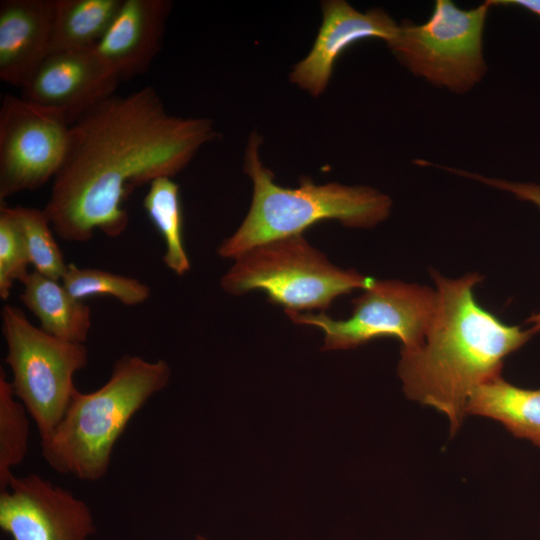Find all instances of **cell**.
<instances>
[{"label": "cell", "instance_id": "obj_18", "mask_svg": "<svg viewBox=\"0 0 540 540\" xmlns=\"http://www.w3.org/2000/svg\"><path fill=\"white\" fill-rule=\"evenodd\" d=\"M143 207L164 242L163 263L177 276H184L190 271L191 263L183 240L179 185L171 177L153 180L143 199Z\"/></svg>", "mask_w": 540, "mask_h": 540}, {"label": "cell", "instance_id": "obj_6", "mask_svg": "<svg viewBox=\"0 0 540 540\" xmlns=\"http://www.w3.org/2000/svg\"><path fill=\"white\" fill-rule=\"evenodd\" d=\"M1 332L12 390L43 439L61 421L77 392L74 375L87 366L88 349L51 336L9 304L1 310Z\"/></svg>", "mask_w": 540, "mask_h": 540}, {"label": "cell", "instance_id": "obj_21", "mask_svg": "<svg viewBox=\"0 0 540 540\" xmlns=\"http://www.w3.org/2000/svg\"><path fill=\"white\" fill-rule=\"evenodd\" d=\"M67 291L76 299L110 296L124 305L136 306L151 296V288L136 278L95 268H81L68 263L61 279Z\"/></svg>", "mask_w": 540, "mask_h": 540}, {"label": "cell", "instance_id": "obj_4", "mask_svg": "<svg viewBox=\"0 0 540 540\" xmlns=\"http://www.w3.org/2000/svg\"><path fill=\"white\" fill-rule=\"evenodd\" d=\"M261 144V137L252 132L243 165L253 185L250 208L238 229L219 245V256L235 259L259 244L301 235L326 220L351 228H372L389 216L390 197L371 187L315 184L309 177H302L295 188L276 184L260 158Z\"/></svg>", "mask_w": 540, "mask_h": 540}, {"label": "cell", "instance_id": "obj_20", "mask_svg": "<svg viewBox=\"0 0 540 540\" xmlns=\"http://www.w3.org/2000/svg\"><path fill=\"white\" fill-rule=\"evenodd\" d=\"M8 209L20 228L34 271L61 281L68 263L45 211L25 206Z\"/></svg>", "mask_w": 540, "mask_h": 540}, {"label": "cell", "instance_id": "obj_13", "mask_svg": "<svg viewBox=\"0 0 540 540\" xmlns=\"http://www.w3.org/2000/svg\"><path fill=\"white\" fill-rule=\"evenodd\" d=\"M172 2L122 0L102 39L93 48L119 81L144 74L162 45Z\"/></svg>", "mask_w": 540, "mask_h": 540}, {"label": "cell", "instance_id": "obj_14", "mask_svg": "<svg viewBox=\"0 0 540 540\" xmlns=\"http://www.w3.org/2000/svg\"><path fill=\"white\" fill-rule=\"evenodd\" d=\"M56 0L0 2V79L23 88L50 54Z\"/></svg>", "mask_w": 540, "mask_h": 540}, {"label": "cell", "instance_id": "obj_2", "mask_svg": "<svg viewBox=\"0 0 540 540\" xmlns=\"http://www.w3.org/2000/svg\"><path fill=\"white\" fill-rule=\"evenodd\" d=\"M436 307L422 343L401 349L398 375L406 396L434 408L456 434L473 390L501 376L506 356L524 345L530 330L509 326L481 307L474 288L476 272L458 278L432 271Z\"/></svg>", "mask_w": 540, "mask_h": 540}, {"label": "cell", "instance_id": "obj_11", "mask_svg": "<svg viewBox=\"0 0 540 540\" xmlns=\"http://www.w3.org/2000/svg\"><path fill=\"white\" fill-rule=\"evenodd\" d=\"M119 80L94 49L51 52L22 88V97L63 113L70 124L115 94Z\"/></svg>", "mask_w": 540, "mask_h": 540}, {"label": "cell", "instance_id": "obj_24", "mask_svg": "<svg viewBox=\"0 0 540 540\" xmlns=\"http://www.w3.org/2000/svg\"><path fill=\"white\" fill-rule=\"evenodd\" d=\"M490 5H512L522 7L540 17V0H489Z\"/></svg>", "mask_w": 540, "mask_h": 540}, {"label": "cell", "instance_id": "obj_17", "mask_svg": "<svg viewBox=\"0 0 540 540\" xmlns=\"http://www.w3.org/2000/svg\"><path fill=\"white\" fill-rule=\"evenodd\" d=\"M121 4L122 0H56L50 53L94 48Z\"/></svg>", "mask_w": 540, "mask_h": 540}, {"label": "cell", "instance_id": "obj_9", "mask_svg": "<svg viewBox=\"0 0 540 540\" xmlns=\"http://www.w3.org/2000/svg\"><path fill=\"white\" fill-rule=\"evenodd\" d=\"M71 124L56 110L7 94L0 106V201L52 181L61 168Z\"/></svg>", "mask_w": 540, "mask_h": 540}, {"label": "cell", "instance_id": "obj_25", "mask_svg": "<svg viewBox=\"0 0 540 540\" xmlns=\"http://www.w3.org/2000/svg\"><path fill=\"white\" fill-rule=\"evenodd\" d=\"M196 540H208V539L202 535H197Z\"/></svg>", "mask_w": 540, "mask_h": 540}, {"label": "cell", "instance_id": "obj_8", "mask_svg": "<svg viewBox=\"0 0 540 540\" xmlns=\"http://www.w3.org/2000/svg\"><path fill=\"white\" fill-rule=\"evenodd\" d=\"M363 291L345 320L332 319L325 312L286 314L295 324L319 328L324 333L323 350L351 349L379 337L399 339L402 349L422 343L435 312V288L373 279Z\"/></svg>", "mask_w": 540, "mask_h": 540}, {"label": "cell", "instance_id": "obj_19", "mask_svg": "<svg viewBox=\"0 0 540 540\" xmlns=\"http://www.w3.org/2000/svg\"><path fill=\"white\" fill-rule=\"evenodd\" d=\"M29 414L16 398L4 369H0V491L5 490L16 475L13 469L28 452Z\"/></svg>", "mask_w": 540, "mask_h": 540}, {"label": "cell", "instance_id": "obj_23", "mask_svg": "<svg viewBox=\"0 0 540 540\" xmlns=\"http://www.w3.org/2000/svg\"><path fill=\"white\" fill-rule=\"evenodd\" d=\"M449 171L454 173L456 172L457 174H460L462 176H466L468 178L480 181L494 188L508 191L514 194L517 198L529 201L540 208V185L538 184L518 183L502 179L488 178L482 175H478L476 173L466 172L452 168H450ZM527 323L531 324V328L529 330L532 332V334L540 332V312L528 318Z\"/></svg>", "mask_w": 540, "mask_h": 540}, {"label": "cell", "instance_id": "obj_1", "mask_svg": "<svg viewBox=\"0 0 540 540\" xmlns=\"http://www.w3.org/2000/svg\"><path fill=\"white\" fill-rule=\"evenodd\" d=\"M217 136L211 119L169 113L150 86L105 99L71 124L43 209L55 234L69 242L89 241L96 230L120 236L130 194L173 178Z\"/></svg>", "mask_w": 540, "mask_h": 540}, {"label": "cell", "instance_id": "obj_5", "mask_svg": "<svg viewBox=\"0 0 540 540\" xmlns=\"http://www.w3.org/2000/svg\"><path fill=\"white\" fill-rule=\"evenodd\" d=\"M234 260L221 288L231 295L261 290L285 312H324L337 297L364 290L374 279L335 266L303 234L259 244Z\"/></svg>", "mask_w": 540, "mask_h": 540}, {"label": "cell", "instance_id": "obj_15", "mask_svg": "<svg viewBox=\"0 0 540 540\" xmlns=\"http://www.w3.org/2000/svg\"><path fill=\"white\" fill-rule=\"evenodd\" d=\"M20 295L40 328L58 339L84 344L92 326L91 308L73 297L61 281L31 271Z\"/></svg>", "mask_w": 540, "mask_h": 540}, {"label": "cell", "instance_id": "obj_16", "mask_svg": "<svg viewBox=\"0 0 540 540\" xmlns=\"http://www.w3.org/2000/svg\"><path fill=\"white\" fill-rule=\"evenodd\" d=\"M466 414L496 420L540 447V389L520 388L498 376L473 390Z\"/></svg>", "mask_w": 540, "mask_h": 540}, {"label": "cell", "instance_id": "obj_22", "mask_svg": "<svg viewBox=\"0 0 540 540\" xmlns=\"http://www.w3.org/2000/svg\"><path fill=\"white\" fill-rule=\"evenodd\" d=\"M20 228L8 206L0 205V297L7 300L16 281L22 284L31 271Z\"/></svg>", "mask_w": 540, "mask_h": 540}, {"label": "cell", "instance_id": "obj_7", "mask_svg": "<svg viewBox=\"0 0 540 540\" xmlns=\"http://www.w3.org/2000/svg\"><path fill=\"white\" fill-rule=\"evenodd\" d=\"M488 1L463 10L449 0H437L424 24L399 25L388 44L397 58L414 74L455 92L470 89L486 70L482 33Z\"/></svg>", "mask_w": 540, "mask_h": 540}, {"label": "cell", "instance_id": "obj_12", "mask_svg": "<svg viewBox=\"0 0 540 540\" xmlns=\"http://www.w3.org/2000/svg\"><path fill=\"white\" fill-rule=\"evenodd\" d=\"M322 23L309 53L294 65L290 81L313 97L328 86L337 58L349 46L366 38L388 44L399 25L383 10L360 12L344 0L322 2Z\"/></svg>", "mask_w": 540, "mask_h": 540}, {"label": "cell", "instance_id": "obj_10", "mask_svg": "<svg viewBox=\"0 0 540 540\" xmlns=\"http://www.w3.org/2000/svg\"><path fill=\"white\" fill-rule=\"evenodd\" d=\"M0 528L11 540H90L97 530L85 501L36 473L0 491Z\"/></svg>", "mask_w": 540, "mask_h": 540}, {"label": "cell", "instance_id": "obj_3", "mask_svg": "<svg viewBox=\"0 0 540 540\" xmlns=\"http://www.w3.org/2000/svg\"><path fill=\"white\" fill-rule=\"evenodd\" d=\"M170 377L162 359L122 355L101 387L88 393L77 390L55 429L40 439L43 459L57 473L86 482L101 480L129 422Z\"/></svg>", "mask_w": 540, "mask_h": 540}]
</instances>
